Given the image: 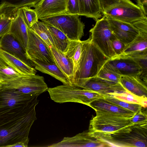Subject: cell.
<instances>
[{
	"mask_svg": "<svg viewBox=\"0 0 147 147\" xmlns=\"http://www.w3.org/2000/svg\"><path fill=\"white\" fill-rule=\"evenodd\" d=\"M38 96L6 88L0 84V129L35 119Z\"/></svg>",
	"mask_w": 147,
	"mask_h": 147,
	"instance_id": "obj_1",
	"label": "cell"
},
{
	"mask_svg": "<svg viewBox=\"0 0 147 147\" xmlns=\"http://www.w3.org/2000/svg\"><path fill=\"white\" fill-rule=\"evenodd\" d=\"M89 132L107 147H147V123L133 125L111 132Z\"/></svg>",
	"mask_w": 147,
	"mask_h": 147,
	"instance_id": "obj_2",
	"label": "cell"
},
{
	"mask_svg": "<svg viewBox=\"0 0 147 147\" xmlns=\"http://www.w3.org/2000/svg\"><path fill=\"white\" fill-rule=\"evenodd\" d=\"M109 59L92 42L90 36L87 40L82 41L79 67L72 85L80 87L87 80L97 76Z\"/></svg>",
	"mask_w": 147,
	"mask_h": 147,
	"instance_id": "obj_3",
	"label": "cell"
},
{
	"mask_svg": "<svg viewBox=\"0 0 147 147\" xmlns=\"http://www.w3.org/2000/svg\"><path fill=\"white\" fill-rule=\"evenodd\" d=\"M103 16L129 23L147 17L130 0H100Z\"/></svg>",
	"mask_w": 147,
	"mask_h": 147,
	"instance_id": "obj_4",
	"label": "cell"
},
{
	"mask_svg": "<svg viewBox=\"0 0 147 147\" xmlns=\"http://www.w3.org/2000/svg\"><path fill=\"white\" fill-rule=\"evenodd\" d=\"M51 100L59 103L74 102L89 106L93 101L105 96L94 91L74 85L63 84L48 88L47 91Z\"/></svg>",
	"mask_w": 147,
	"mask_h": 147,
	"instance_id": "obj_5",
	"label": "cell"
},
{
	"mask_svg": "<svg viewBox=\"0 0 147 147\" xmlns=\"http://www.w3.org/2000/svg\"><path fill=\"white\" fill-rule=\"evenodd\" d=\"M76 14L66 13L41 19V21L59 29L70 40H80L85 24Z\"/></svg>",
	"mask_w": 147,
	"mask_h": 147,
	"instance_id": "obj_6",
	"label": "cell"
},
{
	"mask_svg": "<svg viewBox=\"0 0 147 147\" xmlns=\"http://www.w3.org/2000/svg\"><path fill=\"white\" fill-rule=\"evenodd\" d=\"M0 84L2 87L22 93L38 96L47 91L48 88L44 78L36 74L20 75Z\"/></svg>",
	"mask_w": 147,
	"mask_h": 147,
	"instance_id": "obj_7",
	"label": "cell"
},
{
	"mask_svg": "<svg viewBox=\"0 0 147 147\" xmlns=\"http://www.w3.org/2000/svg\"><path fill=\"white\" fill-rule=\"evenodd\" d=\"M94 26L89 30L92 42L109 59L117 56L112 45L111 39L114 35L107 18L103 17L96 21Z\"/></svg>",
	"mask_w": 147,
	"mask_h": 147,
	"instance_id": "obj_8",
	"label": "cell"
},
{
	"mask_svg": "<svg viewBox=\"0 0 147 147\" xmlns=\"http://www.w3.org/2000/svg\"><path fill=\"white\" fill-rule=\"evenodd\" d=\"M134 125L130 117L106 114L96 113L90 121L89 132H111Z\"/></svg>",
	"mask_w": 147,
	"mask_h": 147,
	"instance_id": "obj_9",
	"label": "cell"
},
{
	"mask_svg": "<svg viewBox=\"0 0 147 147\" xmlns=\"http://www.w3.org/2000/svg\"><path fill=\"white\" fill-rule=\"evenodd\" d=\"M28 40L26 53L31 61L37 60L55 63L49 47L31 28L28 29Z\"/></svg>",
	"mask_w": 147,
	"mask_h": 147,
	"instance_id": "obj_10",
	"label": "cell"
},
{
	"mask_svg": "<svg viewBox=\"0 0 147 147\" xmlns=\"http://www.w3.org/2000/svg\"><path fill=\"white\" fill-rule=\"evenodd\" d=\"M105 65L121 76L140 77L142 71L138 62L128 56L120 55L113 58L109 59Z\"/></svg>",
	"mask_w": 147,
	"mask_h": 147,
	"instance_id": "obj_11",
	"label": "cell"
},
{
	"mask_svg": "<svg viewBox=\"0 0 147 147\" xmlns=\"http://www.w3.org/2000/svg\"><path fill=\"white\" fill-rule=\"evenodd\" d=\"M80 88L94 91L104 96L128 91L120 83L107 80L97 76L86 80Z\"/></svg>",
	"mask_w": 147,
	"mask_h": 147,
	"instance_id": "obj_12",
	"label": "cell"
},
{
	"mask_svg": "<svg viewBox=\"0 0 147 147\" xmlns=\"http://www.w3.org/2000/svg\"><path fill=\"white\" fill-rule=\"evenodd\" d=\"M51 147H107L104 143L92 136L88 130L84 131L72 137H65L60 142L51 145Z\"/></svg>",
	"mask_w": 147,
	"mask_h": 147,
	"instance_id": "obj_13",
	"label": "cell"
},
{
	"mask_svg": "<svg viewBox=\"0 0 147 147\" xmlns=\"http://www.w3.org/2000/svg\"><path fill=\"white\" fill-rule=\"evenodd\" d=\"M68 0H41L34 7L38 19L67 13Z\"/></svg>",
	"mask_w": 147,
	"mask_h": 147,
	"instance_id": "obj_14",
	"label": "cell"
},
{
	"mask_svg": "<svg viewBox=\"0 0 147 147\" xmlns=\"http://www.w3.org/2000/svg\"><path fill=\"white\" fill-rule=\"evenodd\" d=\"M106 17L113 34L126 45L131 42L139 34V31L132 23Z\"/></svg>",
	"mask_w": 147,
	"mask_h": 147,
	"instance_id": "obj_15",
	"label": "cell"
},
{
	"mask_svg": "<svg viewBox=\"0 0 147 147\" xmlns=\"http://www.w3.org/2000/svg\"><path fill=\"white\" fill-rule=\"evenodd\" d=\"M0 49L34 67L33 63L27 56L26 50L10 34H7L0 38Z\"/></svg>",
	"mask_w": 147,
	"mask_h": 147,
	"instance_id": "obj_16",
	"label": "cell"
},
{
	"mask_svg": "<svg viewBox=\"0 0 147 147\" xmlns=\"http://www.w3.org/2000/svg\"><path fill=\"white\" fill-rule=\"evenodd\" d=\"M89 106L94 109L96 113L108 114L128 117H130L135 114L132 111L113 104L103 98L93 101Z\"/></svg>",
	"mask_w": 147,
	"mask_h": 147,
	"instance_id": "obj_17",
	"label": "cell"
},
{
	"mask_svg": "<svg viewBox=\"0 0 147 147\" xmlns=\"http://www.w3.org/2000/svg\"><path fill=\"white\" fill-rule=\"evenodd\" d=\"M28 28L24 21L20 8H18L8 33L13 36L26 50L28 40Z\"/></svg>",
	"mask_w": 147,
	"mask_h": 147,
	"instance_id": "obj_18",
	"label": "cell"
},
{
	"mask_svg": "<svg viewBox=\"0 0 147 147\" xmlns=\"http://www.w3.org/2000/svg\"><path fill=\"white\" fill-rule=\"evenodd\" d=\"M0 57L10 68L21 75L36 74L34 67L0 49Z\"/></svg>",
	"mask_w": 147,
	"mask_h": 147,
	"instance_id": "obj_19",
	"label": "cell"
},
{
	"mask_svg": "<svg viewBox=\"0 0 147 147\" xmlns=\"http://www.w3.org/2000/svg\"><path fill=\"white\" fill-rule=\"evenodd\" d=\"M120 83L131 93L140 97L147 98V84L139 77L121 76Z\"/></svg>",
	"mask_w": 147,
	"mask_h": 147,
	"instance_id": "obj_20",
	"label": "cell"
},
{
	"mask_svg": "<svg viewBox=\"0 0 147 147\" xmlns=\"http://www.w3.org/2000/svg\"><path fill=\"white\" fill-rule=\"evenodd\" d=\"M19 8L4 3L0 4V38L9 33L12 22L15 18Z\"/></svg>",
	"mask_w": 147,
	"mask_h": 147,
	"instance_id": "obj_21",
	"label": "cell"
},
{
	"mask_svg": "<svg viewBox=\"0 0 147 147\" xmlns=\"http://www.w3.org/2000/svg\"><path fill=\"white\" fill-rule=\"evenodd\" d=\"M145 55H147V33L139 32L134 40L126 45L121 55L133 57Z\"/></svg>",
	"mask_w": 147,
	"mask_h": 147,
	"instance_id": "obj_22",
	"label": "cell"
},
{
	"mask_svg": "<svg viewBox=\"0 0 147 147\" xmlns=\"http://www.w3.org/2000/svg\"><path fill=\"white\" fill-rule=\"evenodd\" d=\"M31 61L36 70L51 76L63 84L72 85L55 63H49L37 60Z\"/></svg>",
	"mask_w": 147,
	"mask_h": 147,
	"instance_id": "obj_23",
	"label": "cell"
},
{
	"mask_svg": "<svg viewBox=\"0 0 147 147\" xmlns=\"http://www.w3.org/2000/svg\"><path fill=\"white\" fill-rule=\"evenodd\" d=\"M49 47L55 64L72 85L74 73L72 62L64 53L53 47Z\"/></svg>",
	"mask_w": 147,
	"mask_h": 147,
	"instance_id": "obj_24",
	"label": "cell"
},
{
	"mask_svg": "<svg viewBox=\"0 0 147 147\" xmlns=\"http://www.w3.org/2000/svg\"><path fill=\"white\" fill-rule=\"evenodd\" d=\"M80 16L90 18L96 21L101 18L102 9L100 0H78Z\"/></svg>",
	"mask_w": 147,
	"mask_h": 147,
	"instance_id": "obj_25",
	"label": "cell"
},
{
	"mask_svg": "<svg viewBox=\"0 0 147 147\" xmlns=\"http://www.w3.org/2000/svg\"><path fill=\"white\" fill-rule=\"evenodd\" d=\"M82 41L69 40L67 49L64 53L73 63L74 79L78 69Z\"/></svg>",
	"mask_w": 147,
	"mask_h": 147,
	"instance_id": "obj_26",
	"label": "cell"
},
{
	"mask_svg": "<svg viewBox=\"0 0 147 147\" xmlns=\"http://www.w3.org/2000/svg\"><path fill=\"white\" fill-rule=\"evenodd\" d=\"M46 24L52 36L55 47L64 53L67 49L69 40L63 32L59 29L51 25Z\"/></svg>",
	"mask_w": 147,
	"mask_h": 147,
	"instance_id": "obj_27",
	"label": "cell"
},
{
	"mask_svg": "<svg viewBox=\"0 0 147 147\" xmlns=\"http://www.w3.org/2000/svg\"><path fill=\"white\" fill-rule=\"evenodd\" d=\"M39 36L49 47H55L51 34L47 24L42 21H38L30 28Z\"/></svg>",
	"mask_w": 147,
	"mask_h": 147,
	"instance_id": "obj_28",
	"label": "cell"
},
{
	"mask_svg": "<svg viewBox=\"0 0 147 147\" xmlns=\"http://www.w3.org/2000/svg\"><path fill=\"white\" fill-rule=\"evenodd\" d=\"M110 95L127 102L140 104L144 108L147 107V98L138 96L128 91L123 93L112 94Z\"/></svg>",
	"mask_w": 147,
	"mask_h": 147,
	"instance_id": "obj_29",
	"label": "cell"
},
{
	"mask_svg": "<svg viewBox=\"0 0 147 147\" xmlns=\"http://www.w3.org/2000/svg\"><path fill=\"white\" fill-rule=\"evenodd\" d=\"M106 100L123 108L136 113L143 107L139 104L127 102L119 100L111 95L105 96L104 98Z\"/></svg>",
	"mask_w": 147,
	"mask_h": 147,
	"instance_id": "obj_30",
	"label": "cell"
},
{
	"mask_svg": "<svg viewBox=\"0 0 147 147\" xmlns=\"http://www.w3.org/2000/svg\"><path fill=\"white\" fill-rule=\"evenodd\" d=\"M20 75L10 68L0 57V83Z\"/></svg>",
	"mask_w": 147,
	"mask_h": 147,
	"instance_id": "obj_31",
	"label": "cell"
},
{
	"mask_svg": "<svg viewBox=\"0 0 147 147\" xmlns=\"http://www.w3.org/2000/svg\"><path fill=\"white\" fill-rule=\"evenodd\" d=\"M31 7L29 6L20 7L24 21L30 28L39 20L36 12Z\"/></svg>",
	"mask_w": 147,
	"mask_h": 147,
	"instance_id": "obj_32",
	"label": "cell"
},
{
	"mask_svg": "<svg viewBox=\"0 0 147 147\" xmlns=\"http://www.w3.org/2000/svg\"><path fill=\"white\" fill-rule=\"evenodd\" d=\"M121 76L108 67L105 64L97 75V76L105 80L119 83H120Z\"/></svg>",
	"mask_w": 147,
	"mask_h": 147,
	"instance_id": "obj_33",
	"label": "cell"
},
{
	"mask_svg": "<svg viewBox=\"0 0 147 147\" xmlns=\"http://www.w3.org/2000/svg\"><path fill=\"white\" fill-rule=\"evenodd\" d=\"M1 3L18 8L24 6L34 7L41 0H1Z\"/></svg>",
	"mask_w": 147,
	"mask_h": 147,
	"instance_id": "obj_34",
	"label": "cell"
},
{
	"mask_svg": "<svg viewBox=\"0 0 147 147\" xmlns=\"http://www.w3.org/2000/svg\"><path fill=\"white\" fill-rule=\"evenodd\" d=\"M138 62L142 69L140 79L145 83H147V55H139L132 57Z\"/></svg>",
	"mask_w": 147,
	"mask_h": 147,
	"instance_id": "obj_35",
	"label": "cell"
},
{
	"mask_svg": "<svg viewBox=\"0 0 147 147\" xmlns=\"http://www.w3.org/2000/svg\"><path fill=\"white\" fill-rule=\"evenodd\" d=\"M130 120L134 125L147 123L146 113L143 112L141 109L130 117Z\"/></svg>",
	"mask_w": 147,
	"mask_h": 147,
	"instance_id": "obj_36",
	"label": "cell"
},
{
	"mask_svg": "<svg viewBox=\"0 0 147 147\" xmlns=\"http://www.w3.org/2000/svg\"><path fill=\"white\" fill-rule=\"evenodd\" d=\"M111 41L113 49L116 56L121 55L126 45L116 38L114 35L111 38Z\"/></svg>",
	"mask_w": 147,
	"mask_h": 147,
	"instance_id": "obj_37",
	"label": "cell"
},
{
	"mask_svg": "<svg viewBox=\"0 0 147 147\" xmlns=\"http://www.w3.org/2000/svg\"><path fill=\"white\" fill-rule=\"evenodd\" d=\"M67 8V13L79 16L80 9L78 0H68Z\"/></svg>",
	"mask_w": 147,
	"mask_h": 147,
	"instance_id": "obj_38",
	"label": "cell"
},
{
	"mask_svg": "<svg viewBox=\"0 0 147 147\" xmlns=\"http://www.w3.org/2000/svg\"><path fill=\"white\" fill-rule=\"evenodd\" d=\"M132 24L139 32L147 33V17Z\"/></svg>",
	"mask_w": 147,
	"mask_h": 147,
	"instance_id": "obj_39",
	"label": "cell"
},
{
	"mask_svg": "<svg viewBox=\"0 0 147 147\" xmlns=\"http://www.w3.org/2000/svg\"><path fill=\"white\" fill-rule=\"evenodd\" d=\"M137 4L147 17V0H136Z\"/></svg>",
	"mask_w": 147,
	"mask_h": 147,
	"instance_id": "obj_40",
	"label": "cell"
},
{
	"mask_svg": "<svg viewBox=\"0 0 147 147\" xmlns=\"http://www.w3.org/2000/svg\"><path fill=\"white\" fill-rule=\"evenodd\" d=\"M28 145L22 142H18L10 145L9 147H27Z\"/></svg>",
	"mask_w": 147,
	"mask_h": 147,
	"instance_id": "obj_41",
	"label": "cell"
}]
</instances>
